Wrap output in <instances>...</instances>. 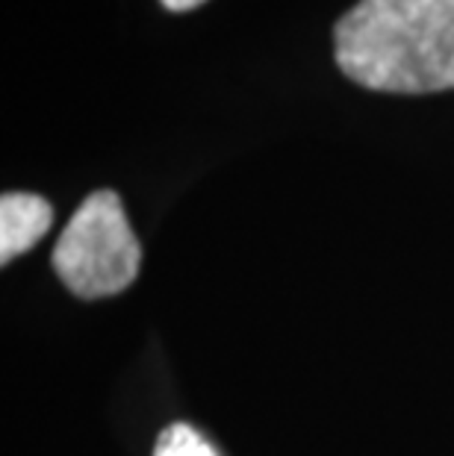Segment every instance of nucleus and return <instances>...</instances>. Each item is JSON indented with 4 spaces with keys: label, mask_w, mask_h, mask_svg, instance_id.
I'll return each mask as SVG.
<instances>
[{
    "label": "nucleus",
    "mask_w": 454,
    "mask_h": 456,
    "mask_svg": "<svg viewBox=\"0 0 454 456\" xmlns=\"http://www.w3.org/2000/svg\"><path fill=\"white\" fill-rule=\"evenodd\" d=\"M336 65L375 92L454 89V0H360L334 30Z\"/></svg>",
    "instance_id": "1"
},
{
    "label": "nucleus",
    "mask_w": 454,
    "mask_h": 456,
    "mask_svg": "<svg viewBox=\"0 0 454 456\" xmlns=\"http://www.w3.org/2000/svg\"><path fill=\"white\" fill-rule=\"evenodd\" d=\"M54 271L77 297L95 300L124 292L139 274L142 250L115 191H95L60 232Z\"/></svg>",
    "instance_id": "2"
},
{
    "label": "nucleus",
    "mask_w": 454,
    "mask_h": 456,
    "mask_svg": "<svg viewBox=\"0 0 454 456\" xmlns=\"http://www.w3.org/2000/svg\"><path fill=\"white\" fill-rule=\"evenodd\" d=\"M54 224L51 203L27 191L0 198V262H12L45 239Z\"/></svg>",
    "instance_id": "3"
},
{
    "label": "nucleus",
    "mask_w": 454,
    "mask_h": 456,
    "mask_svg": "<svg viewBox=\"0 0 454 456\" xmlns=\"http://www.w3.org/2000/svg\"><path fill=\"white\" fill-rule=\"evenodd\" d=\"M153 456H219L212 444L189 424H171L160 433Z\"/></svg>",
    "instance_id": "4"
},
{
    "label": "nucleus",
    "mask_w": 454,
    "mask_h": 456,
    "mask_svg": "<svg viewBox=\"0 0 454 456\" xmlns=\"http://www.w3.org/2000/svg\"><path fill=\"white\" fill-rule=\"evenodd\" d=\"M201 4H204V0H162V6L171 9V12H186V9H195Z\"/></svg>",
    "instance_id": "5"
}]
</instances>
